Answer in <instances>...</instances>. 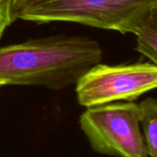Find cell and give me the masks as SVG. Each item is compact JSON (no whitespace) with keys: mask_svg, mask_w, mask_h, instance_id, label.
<instances>
[{"mask_svg":"<svg viewBox=\"0 0 157 157\" xmlns=\"http://www.w3.org/2000/svg\"><path fill=\"white\" fill-rule=\"evenodd\" d=\"M141 129L145 139L148 157H157V99L149 97L140 104Z\"/></svg>","mask_w":157,"mask_h":157,"instance_id":"obj_6","label":"cell"},{"mask_svg":"<svg viewBox=\"0 0 157 157\" xmlns=\"http://www.w3.org/2000/svg\"><path fill=\"white\" fill-rule=\"evenodd\" d=\"M155 89L157 66L151 62L113 66L98 63L76 82L77 100L84 107L134 102Z\"/></svg>","mask_w":157,"mask_h":157,"instance_id":"obj_4","label":"cell"},{"mask_svg":"<svg viewBox=\"0 0 157 157\" xmlns=\"http://www.w3.org/2000/svg\"><path fill=\"white\" fill-rule=\"evenodd\" d=\"M0 157H1V156H0Z\"/></svg>","mask_w":157,"mask_h":157,"instance_id":"obj_9","label":"cell"},{"mask_svg":"<svg viewBox=\"0 0 157 157\" xmlns=\"http://www.w3.org/2000/svg\"><path fill=\"white\" fill-rule=\"evenodd\" d=\"M140 120V104L114 102L86 107L80 126L91 148L99 154L148 157Z\"/></svg>","mask_w":157,"mask_h":157,"instance_id":"obj_3","label":"cell"},{"mask_svg":"<svg viewBox=\"0 0 157 157\" xmlns=\"http://www.w3.org/2000/svg\"><path fill=\"white\" fill-rule=\"evenodd\" d=\"M134 34L136 50L157 66V7L149 13Z\"/></svg>","mask_w":157,"mask_h":157,"instance_id":"obj_5","label":"cell"},{"mask_svg":"<svg viewBox=\"0 0 157 157\" xmlns=\"http://www.w3.org/2000/svg\"><path fill=\"white\" fill-rule=\"evenodd\" d=\"M102 57L98 42L87 36L59 34L0 46V86L63 90Z\"/></svg>","mask_w":157,"mask_h":157,"instance_id":"obj_1","label":"cell"},{"mask_svg":"<svg viewBox=\"0 0 157 157\" xmlns=\"http://www.w3.org/2000/svg\"><path fill=\"white\" fill-rule=\"evenodd\" d=\"M13 0H0V38L6 29L15 21Z\"/></svg>","mask_w":157,"mask_h":157,"instance_id":"obj_7","label":"cell"},{"mask_svg":"<svg viewBox=\"0 0 157 157\" xmlns=\"http://www.w3.org/2000/svg\"><path fill=\"white\" fill-rule=\"evenodd\" d=\"M16 1H18V0H13V3H14V2H16Z\"/></svg>","mask_w":157,"mask_h":157,"instance_id":"obj_8","label":"cell"},{"mask_svg":"<svg viewBox=\"0 0 157 157\" xmlns=\"http://www.w3.org/2000/svg\"><path fill=\"white\" fill-rule=\"evenodd\" d=\"M157 0H18L15 19L46 23L66 21L134 33Z\"/></svg>","mask_w":157,"mask_h":157,"instance_id":"obj_2","label":"cell"}]
</instances>
